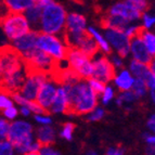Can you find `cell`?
I'll return each instance as SVG.
<instances>
[{
	"label": "cell",
	"instance_id": "obj_1",
	"mask_svg": "<svg viewBox=\"0 0 155 155\" xmlns=\"http://www.w3.org/2000/svg\"><path fill=\"white\" fill-rule=\"evenodd\" d=\"M63 86H65L70 92L71 111L73 113L88 115L98 106L99 96L90 88L87 80L80 79L74 85Z\"/></svg>",
	"mask_w": 155,
	"mask_h": 155
},
{
	"label": "cell",
	"instance_id": "obj_2",
	"mask_svg": "<svg viewBox=\"0 0 155 155\" xmlns=\"http://www.w3.org/2000/svg\"><path fill=\"white\" fill-rule=\"evenodd\" d=\"M66 9L63 5L52 1L48 7L42 10V16L38 31L41 34L64 36L67 20Z\"/></svg>",
	"mask_w": 155,
	"mask_h": 155
},
{
	"label": "cell",
	"instance_id": "obj_3",
	"mask_svg": "<svg viewBox=\"0 0 155 155\" xmlns=\"http://www.w3.org/2000/svg\"><path fill=\"white\" fill-rule=\"evenodd\" d=\"M7 140L14 144L16 155H25L29 153L31 144L36 140L33 125L25 119H16L12 122Z\"/></svg>",
	"mask_w": 155,
	"mask_h": 155
},
{
	"label": "cell",
	"instance_id": "obj_4",
	"mask_svg": "<svg viewBox=\"0 0 155 155\" xmlns=\"http://www.w3.org/2000/svg\"><path fill=\"white\" fill-rule=\"evenodd\" d=\"M37 48L50 55L57 63L65 61L70 50V46L64 36H55L41 33H39Z\"/></svg>",
	"mask_w": 155,
	"mask_h": 155
},
{
	"label": "cell",
	"instance_id": "obj_5",
	"mask_svg": "<svg viewBox=\"0 0 155 155\" xmlns=\"http://www.w3.org/2000/svg\"><path fill=\"white\" fill-rule=\"evenodd\" d=\"M2 34L10 44L31 31V24L24 14L18 13H5L1 18Z\"/></svg>",
	"mask_w": 155,
	"mask_h": 155
},
{
	"label": "cell",
	"instance_id": "obj_6",
	"mask_svg": "<svg viewBox=\"0 0 155 155\" xmlns=\"http://www.w3.org/2000/svg\"><path fill=\"white\" fill-rule=\"evenodd\" d=\"M66 61L68 63L70 70H72L76 75L83 80H88L92 78L93 64L92 59L85 54L81 50L77 48H70L67 53Z\"/></svg>",
	"mask_w": 155,
	"mask_h": 155
},
{
	"label": "cell",
	"instance_id": "obj_7",
	"mask_svg": "<svg viewBox=\"0 0 155 155\" xmlns=\"http://www.w3.org/2000/svg\"><path fill=\"white\" fill-rule=\"evenodd\" d=\"M23 59L28 71L44 73L48 75H54L57 73L58 63L50 55L45 53L38 48L25 55Z\"/></svg>",
	"mask_w": 155,
	"mask_h": 155
},
{
	"label": "cell",
	"instance_id": "obj_8",
	"mask_svg": "<svg viewBox=\"0 0 155 155\" xmlns=\"http://www.w3.org/2000/svg\"><path fill=\"white\" fill-rule=\"evenodd\" d=\"M26 66V63L22 55H20L12 47L9 45L3 47L0 57V74L1 78L9 76Z\"/></svg>",
	"mask_w": 155,
	"mask_h": 155
},
{
	"label": "cell",
	"instance_id": "obj_9",
	"mask_svg": "<svg viewBox=\"0 0 155 155\" xmlns=\"http://www.w3.org/2000/svg\"><path fill=\"white\" fill-rule=\"evenodd\" d=\"M93 64V75L92 78L101 80L105 85H109L111 81H113L114 76L116 74V70L111 63L110 58L106 55L99 53L98 55L92 59Z\"/></svg>",
	"mask_w": 155,
	"mask_h": 155
},
{
	"label": "cell",
	"instance_id": "obj_10",
	"mask_svg": "<svg viewBox=\"0 0 155 155\" xmlns=\"http://www.w3.org/2000/svg\"><path fill=\"white\" fill-rule=\"evenodd\" d=\"M107 14L119 16L130 24L137 23L139 20H141V16H142V13L136 9L131 0H125V1L113 3L110 7Z\"/></svg>",
	"mask_w": 155,
	"mask_h": 155
},
{
	"label": "cell",
	"instance_id": "obj_11",
	"mask_svg": "<svg viewBox=\"0 0 155 155\" xmlns=\"http://www.w3.org/2000/svg\"><path fill=\"white\" fill-rule=\"evenodd\" d=\"M51 75L44 74L39 72H31L29 71L28 75L26 77V80L24 85L22 86L20 93L24 98L28 99L31 101H36V98L38 96L39 89L41 87L42 84L46 81Z\"/></svg>",
	"mask_w": 155,
	"mask_h": 155
},
{
	"label": "cell",
	"instance_id": "obj_12",
	"mask_svg": "<svg viewBox=\"0 0 155 155\" xmlns=\"http://www.w3.org/2000/svg\"><path fill=\"white\" fill-rule=\"evenodd\" d=\"M104 35L106 40L109 41L112 50L116 54H119L124 59L130 55V42L131 39L125 35L124 31H112V29H105Z\"/></svg>",
	"mask_w": 155,
	"mask_h": 155
},
{
	"label": "cell",
	"instance_id": "obj_13",
	"mask_svg": "<svg viewBox=\"0 0 155 155\" xmlns=\"http://www.w3.org/2000/svg\"><path fill=\"white\" fill-rule=\"evenodd\" d=\"M58 80L54 78V76L51 75L48 79L41 85L39 89L38 96L36 98V102L41 106L45 111H49L52 103L55 99L58 92Z\"/></svg>",
	"mask_w": 155,
	"mask_h": 155
},
{
	"label": "cell",
	"instance_id": "obj_14",
	"mask_svg": "<svg viewBox=\"0 0 155 155\" xmlns=\"http://www.w3.org/2000/svg\"><path fill=\"white\" fill-rule=\"evenodd\" d=\"M87 18L79 12H70L67 14L66 29L64 36H80L88 31Z\"/></svg>",
	"mask_w": 155,
	"mask_h": 155
},
{
	"label": "cell",
	"instance_id": "obj_15",
	"mask_svg": "<svg viewBox=\"0 0 155 155\" xmlns=\"http://www.w3.org/2000/svg\"><path fill=\"white\" fill-rule=\"evenodd\" d=\"M38 36H39V31H35V29H31L29 33L24 35L23 37L11 42L10 46L18 52V54L22 55V58H24L25 55L31 53V51H34L37 48Z\"/></svg>",
	"mask_w": 155,
	"mask_h": 155
},
{
	"label": "cell",
	"instance_id": "obj_16",
	"mask_svg": "<svg viewBox=\"0 0 155 155\" xmlns=\"http://www.w3.org/2000/svg\"><path fill=\"white\" fill-rule=\"evenodd\" d=\"M52 114H65L71 112V98L70 92L65 86L60 85L58 88V92L55 99L49 110Z\"/></svg>",
	"mask_w": 155,
	"mask_h": 155
},
{
	"label": "cell",
	"instance_id": "obj_17",
	"mask_svg": "<svg viewBox=\"0 0 155 155\" xmlns=\"http://www.w3.org/2000/svg\"><path fill=\"white\" fill-rule=\"evenodd\" d=\"M130 58H131V60L149 65L154 59L149 52V50L147 49L144 42H143L140 36L131 39V42H130Z\"/></svg>",
	"mask_w": 155,
	"mask_h": 155
},
{
	"label": "cell",
	"instance_id": "obj_18",
	"mask_svg": "<svg viewBox=\"0 0 155 155\" xmlns=\"http://www.w3.org/2000/svg\"><path fill=\"white\" fill-rule=\"evenodd\" d=\"M136 78L131 74L128 68H123V70L116 71V74L114 76L113 84L114 87L118 89L120 92H126V91L132 90V87L134 85Z\"/></svg>",
	"mask_w": 155,
	"mask_h": 155
},
{
	"label": "cell",
	"instance_id": "obj_19",
	"mask_svg": "<svg viewBox=\"0 0 155 155\" xmlns=\"http://www.w3.org/2000/svg\"><path fill=\"white\" fill-rule=\"evenodd\" d=\"M35 138L42 147L52 145L57 139V131L52 126H39L35 134Z\"/></svg>",
	"mask_w": 155,
	"mask_h": 155
},
{
	"label": "cell",
	"instance_id": "obj_20",
	"mask_svg": "<svg viewBox=\"0 0 155 155\" xmlns=\"http://www.w3.org/2000/svg\"><path fill=\"white\" fill-rule=\"evenodd\" d=\"M2 3L5 5L8 12L24 14L28 9L36 5V1L35 0H5Z\"/></svg>",
	"mask_w": 155,
	"mask_h": 155
},
{
	"label": "cell",
	"instance_id": "obj_21",
	"mask_svg": "<svg viewBox=\"0 0 155 155\" xmlns=\"http://www.w3.org/2000/svg\"><path fill=\"white\" fill-rule=\"evenodd\" d=\"M89 36H91L93 38V40L97 42L99 49L102 53H111L112 48L110 46L109 41L106 40V37L104 35V33H102L101 31H99L97 27L94 26H89L88 27V31Z\"/></svg>",
	"mask_w": 155,
	"mask_h": 155
},
{
	"label": "cell",
	"instance_id": "obj_22",
	"mask_svg": "<svg viewBox=\"0 0 155 155\" xmlns=\"http://www.w3.org/2000/svg\"><path fill=\"white\" fill-rule=\"evenodd\" d=\"M128 70L131 72L134 78H138V79L147 80V77L152 74V72L150 70V65L138 62V61H134V60H130L129 61Z\"/></svg>",
	"mask_w": 155,
	"mask_h": 155
},
{
	"label": "cell",
	"instance_id": "obj_23",
	"mask_svg": "<svg viewBox=\"0 0 155 155\" xmlns=\"http://www.w3.org/2000/svg\"><path fill=\"white\" fill-rule=\"evenodd\" d=\"M130 23H128L124 18H119V16L110 15V14H106L102 20V26L104 27V29H112V31H124V29Z\"/></svg>",
	"mask_w": 155,
	"mask_h": 155
},
{
	"label": "cell",
	"instance_id": "obj_24",
	"mask_svg": "<svg viewBox=\"0 0 155 155\" xmlns=\"http://www.w3.org/2000/svg\"><path fill=\"white\" fill-rule=\"evenodd\" d=\"M24 15L26 16L28 23L31 24V29L38 31L39 25H40V21H41V16H42V9L39 5H37L36 3L31 9H28V10L26 11L24 13Z\"/></svg>",
	"mask_w": 155,
	"mask_h": 155
},
{
	"label": "cell",
	"instance_id": "obj_25",
	"mask_svg": "<svg viewBox=\"0 0 155 155\" xmlns=\"http://www.w3.org/2000/svg\"><path fill=\"white\" fill-rule=\"evenodd\" d=\"M138 100H139V98L134 94V91L130 90V91H126V92L119 93L118 96L116 97V99H115V102L120 107H124L126 110H130L132 107V105Z\"/></svg>",
	"mask_w": 155,
	"mask_h": 155
},
{
	"label": "cell",
	"instance_id": "obj_26",
	"mask_svg": "<svg viewBox=\"0 0 155 155\" xmlns=\"http://www.w3.org/2000/svg\"><path fill=\"white\" fill-rule=\"evenodd\" d=\"M140 37L144 42L147 49L151 53L153 58H155V31H143L140 34Z\"/></svg>",
	"mask_w": 155,
	"mask_h": 155
},
{
	"label": "cell",
	"instance_id": "obj_27",
	"mask_svg": "<svg viewBox=\"0 0 155 155\" xmlns=\"http://www.w3.org/2000/svg\"><path fill=\"white\" fill-rule=\"evenodd\" d=\"M132 91L134 92V94L138 97L139 99H142L144 97H147L150 93V88L147 87L145 80L143 79H138L136 78L134 85L132 87Z\"/></svg>",
	"mask_w": 155,
	"mask_h": 155
},
{
	"label": "cell",
	"instance_id": "obj_28",
	"mask_svg": "<svg viewBox=\"0 0 155 155\" xmlns=\"http://www.w3.org/2000/svg\"><path fill=\"white\" fill-rule=\"evenodd\" d=\"M141 27L143 31H152L155 28V13L152 12H144L141 16Z\"/></svg>",
	"mask_w": 155,
	"mask_h": 155
},
{
	"label": "cell",
	"instance_id": "obj_29",
	"mask_svg": "<svg viewBox=\"0 0 155 155\" xmlns=\"http://www.w3.org/2000/svg\"><path fill=\"white\" fill-rule=\"evenodd\" d=\"M115 99V88L112 85H106L104 91L100 94V101L103 105H107Z\"/></svg>",
	"mask_w": 155,
	"mask_h": 155
},
{
	"label": "cell",
	"instance_id": "obj_30",
	"mask_svg": "<svg viewBox=\"0 0 155 155\" xmlns=\"http://www.w3.org/2000/svg\"><path fill=\"white\" fill-rule=\"evenodd\" d=\"M74 130H75V126L72 123H65L59 132L60 138H62L66 141H71V140H73Z\"/></svg>",
	"mask_w": 155,
	"mask_h": 155
},
{
	"label": "cell",
	"instance_id": "obj_31",
	"mask_svg": "<svg viewBox=\"0 0 155 155\" xmlns=\"http://www.w3.org/2000/svg\"><path fill=\"white\" fill-rule=\"evenodd\" d=\"M141 31H142L141 25H138V24H136V23L129 24V25L124 29L125 35H126L129 39H134V38H136V37L140 36Z\"/></svg>",
	"mask_w": 155,
	"mask_h": 155
},
{
	"label": "cell",
	"instance_id": "obj_32",
	"mask_svg": "<svg viewBox=\"0 0 155 155\" xmlns=\"http://www.w3.org/2000/svg\"><path fill=\"white\" fill-rule=\"evenodd\" d=\"M15 147L9 140H2L0 142V155H15Z\"/></svg>",
	"mask_w": 155,
	"mask_h": 155
},
{
	"label": "cell",
	"instance_id": "obj_33",
	"mask_svg": "<svg viewBox=\"0 0 155 155\" xmlns=\"http://www.w3.org/2000/svg\"><path fill=\"white\" fill-rule=\"evenodd\" d=\"M104 116H105V110L102 106H97L92 112L87 115V118L89 122H100L104 118Z\"/></svg>",
	"mask_w": 155,
	"mask_h": 155
},
{
	"label": "cell",
	"instance_id": "obj_34",
	"mask_svg": "<svg viewBox=\"0 0 155 155\" xmlns=\"http://www.w3.org/2000/svg\"><path fill=\"white\" fill-rule=\"evenodd\" d=\"M18 114H20V109L16 107L15 105H13V106H11V107H9V109L3 110L2 117L5 119H7L8 122L12 123V122H14V120H16Z\"/></svg>",
	"mask_w": 155,
	"mask_h": 155
},
{
	"label": "cell",
	"instance_id": "obj_35",
	"mask_svg": "<svg viewBox=\"0 0 155 155\" xmlns=\"http://www.w3.org/2000/svg\"><path fill=\"white\" fill-rule=\"evenodd\" d=\"M13 105H14V101L12 99V94L2 90V92L0 94V109L3 111V110L9 109Z\"/></svg>",
	"mask_w": 155,
	"mask_h": 155
},
{
	"label": "cell",
	"instance_id": "obj_36",
	"mask_svg": "<svg viewBox=\"0 0 155 155\" xmlns=\"http://www.w3.org/2000/svg\"><path fill=\"white\" fill-rule=\"evenodd\" d=\"M89 84V86H90V88L92 89L94 92L98 94L99 97H100V94L104 91V89H105L106 85L104 83H102L101 80L99 79H96V78H90V79L87 80Z\"/></svg>",
	"mask_w": 155,
	"mask_h": 155
},
{
	"label": "cell",
	"instance_id": "obj_37",
	"mask_svg": "<svg viewBox=\"0 0 155 155\" xmlns=\"http://www.w3.org/2000/svg\"><path fill=\"white\" fill-rule=\"evenodd\" d=\"M10 126H11L10 122H8L3 117L0 118V139H1V141L8 139L9 132H10Z\"/></svg>",
	"mask_w": 155,
	"mask_h": 155
},
{
	"label": "cell",
	"instance_id": "obj_38",
	"mask_svg": "<svg viewBox=\"0 0 155 155\" xmlns=\"http://www.w3.org/2000/svg\"><path fill=\"white\" fill-rule=\"evenodd\" d=\"M34 119L39 126H51L52 125V117L46 113L34 115Z\"/></svg>",
	"mask_w": 155,
	"mask_h": 155
},
{
	"label": "cell",
	"instance_id": "obj_39",
	"mask_svg": "<svg viewBox=\"0 0 155 155\" xmlns=\"http://www.w3.org/2000/svg\"><path fill=\"white\" fill-rule=\"evenodd\" d=\"M110 60H111V63L113 64V66L115 67V70L116 71L125 68L124 67L125 66V59L123 57H120L119 54H116V53L111 54Z\"/></svg>",
	"mask_w": 155,
	"mask_h": 155
},
{
	"label": "cell",
	"instance_id": "obj_40",
	"mask_svg": "<svg viewBox=\"0 0 155 155\" xmlns=\"http://www.w3.org/2000/svg\"><path fill=\"white\" fill-rule=\"evenodd\" d=\"M131 1L134 7H136V9L138 11H140L142 14L144 12H147V7H149V2L147 1H145V0H131Z\"/></svg>",
	"mask_w": 155,
	"mask_h": 155
},
{
	"label": "cell",
	"instance_id": "obj_41",
	"mask_svg": "<svg viewBox=\"0 0 155 155\" xmlns=\"http://www.w3.org/2000/svg\"><path fill=\"white\" fill-rule=\"evenodd\" d=\"M40 155H62L60 151L52 147V145H45L40 151Z\"/></svg>",
	"mask_w": 155,
	"mask_h": 155
},
{
	"label": "cell",
	"instance_id": "obj_42",
	"mask_svg": "<svg viewBox=\"0 0 155 155\" xmlns=\"http://www.w3.org/2000/svg\"><path fill=\"white\" fill-rule=\"evenodd\" d=\"M104 155H126L125 151L123 150L122 147H110L107 150L105 151Z\"/></svg>",
	"mask_w": 155,
	"mask_h": 155
},
{
	"label": "cell",
	"instance_id": "obj_43",
	"mask_svg": "<svg viewBox=\"0 0 155 155\" xmlns=\"http://www.w3.org/2000/svg\"><path fill=\"white\" fill-rule=\"evenodd\" d=\"M147 128L151 134H155V113L150 115L147 120Z\"/></svg>",
	"mask_w": 155,
	"mask_h": 155
},
{
	"label": "cell",
	"instance_id": "obj_44",
	"mask_svg": "<svg viewBox=\"0 0 155 155\" xmlns=\"http://www.w3.org/2000/svg\"><path fill=\"white\" fill-rule=\"evenodd\" d=\"M143 138H144V141H145V143H147V145L155 147V134L147 132V134H143Z\"/></svg>",
	"mask_w": 155,
	"mask_h": 155
},
{
	"label": "cell",
	"instance_id": "obj_45",
	"mask_svg": "<svg viewBox=\"0 0 155 155\" xmlns=\"http://www.w3.org/2000/svg\"><path fill=\"white\" fill-rule=\"evenodd\" d=\"M42 149V145L40 144V143L37 141V140H35V142L31 144V153H40V151H41ZM29 152V153H31Z\"/></svg>",
	"mask_w": 155,
	"mask_h": 155
},
{
	"label": "cell",
	"instance_id": "obj_46",
	"mask_svg": "<svg viewBox=\"0 0 155 155\" xmlns=\"http://www.w3.org/2000/svg\"><path fill=\"white\" fill-rule=\"evenodd\" d=\"M145 83H147V87L151 89H154L155 88V75L154 74H151L149 77H147V79L145 80Z\"/></svg>",
	"mask_w": 155,
	"mask_h": 155
},
{
	"label": "cell",
	"instance_id": "obj_47",
	"mask_svg": "<svg viewBox=\"0 0 155 155\" xmlns=\"http://www.w3.org/2000/svg\"><path fill=\"white\" fill-rule=\"evenodd\" d=\"M52 1H53V0H36V3H37V5H39V7L44 10V9L46 8V7H48L50 3H52Z\"/></svg>",
	"mask_w": 155,
	"mask_h": 155
},
{
	"label": "cell",
	"instance_id": "obj_48",
	"mask_svg": "<svg viewBox=\"0 0 155 155\" xmlns=\"http://www.w3.org/2000/svg\"><path fill=\"white\" fill-rule=\"evenodd\" d=\"M18 109H20V114L24 117H28L33 114L31 110H29L28 107H25V106H22V107H18Z\"/></svg>",
	"mask_w": 155,
	"mask_h": 155
},
{
	"label": "cell",
	"instance_id": "obj_49",
	"mask_svg": "<svg viewBox=\"0 0 155 155\" xmlns=\"http://www.w3.org/2000/svg\"><path fill=\"white\" fill-rule=\"evenodd\" d=\"M144 155H155V147L147 145L144 149Z\"/></svg>",
	"mask_w": 155,
	"mask_h": 155
},
{
	"label": "cell",
	"instance_id": "obj_50",
	"mask_svg": "<svg viewBox=\"0 0 155 155\" xmlns=\"http://www.w3.org/2000/svg\"><path fill=\"white\" fill-rule=\"evenodd\" d=\"M149 97H150L152 104L155 106V88H154V89H151V90H150V93H149Z\"/></svg>",
	"mask_w": 155,
	"mask_h": 155
},
{
	"label": "cell",
	"instance_id": "obj_51",
	"mask_svg": "<svg viewBox=\"0 0 155 155\" xmlns=\"http://www.w3.org/2000/svg\"><path fill=\"white\" fill-rule=\"evenodd\" d=\"M150 70H151V72H152V74L155 75V58L153 59L152 62L150 63Z\"/></svg>",
	"mask_w": 155,
	"mask_h": 155
},
{
	"label": "cell",
	"instance_id": "obj_52",
	"mask_svg": "<svg viewBox=\"0 0 155 155\" xmlns=\"http://www.w3.org/2000/svg\"><path fill=\"white\" fill-rule=\"evenodd\" d=\"M84 155H100V154H99L96 150H89V151H87Z\"/></svg>",
	"mask_w": 155,
	"mask_h": 155
},
{
	"label": "cell",
	"instance_id": "obj_53",
	"mask_svg": "<svg viewBox=\"0 0 155 155\" xmlns=\"http://www.w3.org/2000/svg\"><path fill=\"white\" fill-rule=\"evenodd\" d=\"M25 155H40V153H27V154H25Z\"/></svg>",
	"mask_w": 155,
	"mask_h": 155
}]
</instances>
